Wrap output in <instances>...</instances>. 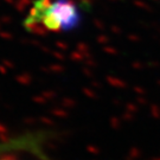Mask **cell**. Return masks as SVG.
<instances>
[{"instance_id": "obj_1", "label": "cell", "mask_w": 160, "mask_h": 160, "mask_svg": "<svg viewBox=\"0 0 160 160\" xmlns=\"http://www.w3.org/2000/svg\"><path fill=\"white\" fill-rule=\"evenodd\" d=\"M77 10L65 0H39L34 4L30 14L32 24H42L45 29L62 30L69 28L77 19Z\"/></svg>"}, {"instance_id": "obj_2", "label": "cell", "mask_w": 160, "mask_h": 160, "mask_svg": "<svg viewBox=\"0 0 160 160\" xmlns=\"http://www.w3.org/2000/svg\"><path fill=\"white\" fill-rule=\"evenodd\" d=\"M33 147V140L31 139H18V140H13L11 142L1 143L0 145V153L6 152V151H11V149L16 148H32Z\"/></svg>"}]
</instances>
